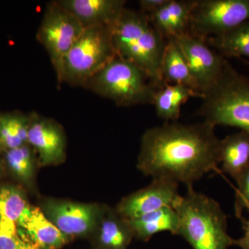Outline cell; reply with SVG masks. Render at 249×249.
I'll return each mask as SVG.
<instances>
[{
	"instance_id": "1",
	"label": "cell",
	"mask_w": 249,
	"mask_h": 249,
	"mask_svg": "<svg viewBox=\"0 0 249 249\" xmlns=\"http://www.w3.org/2000/svg\"><path fill=\"white\" fill-rule=\"evenodd\" d=\"M206 121L193 124L165 122L142 137L137 168L152 178H166L186 187L211 171L222 174L220 139Z\"/></svg>"
},
{
	"instance_id": "2",
	"label": "cell",
	"mask_w": 249,
	"mask_h": 249,
	"mask_svg": "<svg viewBox=\"0 0 249 249\" xmlns=\"http://www.w3.org/2000/svg\"><path fill=\"white\" fill-rule=\"evenodd\" d=\"M178 217V235L193 249H229L235 240L228 233L227 216L217 201L187 187L173 205Z\"/></svg>"
},
{
	"instance_id": "3",
	"label": "cell",
	"mask_w": 249,
	"mask_h": 249,
	"mask_svg": "<svg viewBox=\"0 0 249 249\" xmlns=\"http://www.w3.org/2000/svg\"><path fill=\"white\" fill-rule=\"evenodd\" d=\"M168 40L142 11L124 9L111 28V42L116 55L142 68L159 84L161 64Z\"/></svg>"
},
{
	"instance_id": "4",
	"label": "cell",
	"mask_w": 249,
	"mask_h": 249,
	"mask_svg": "<svg viewBox=\"0 0 249 249\" xmlns=\"http://www.w3.org/2000/svg\"><path fill=\"white\" fill-rule=\"evenodd\" d=\"M198 111L204 121L237 127L249 136V76L226 62L222 73L203 94Z\"/></svg>"
},
{
	"instance_id": "5",
	"label": "cell",
	"mask_w": 249,
	"mask_h": 249,
	"mask_svg": "<svg viewBox=\"0 0 249 249\" xmlns=\"http://www.w3.org/2000/svg\"><path fill=\"white\" fill-rule=\"evenodd\" d=\"M162 85L135 64L116 55L88 80L85 88L119 107H131L152 104L156 90Z\"/></svg>"
},
{
	"instance_id": "6",
	"label": "cell",
	"mask_w": 249,
	"mask_h": 249,
	"mask_svg": "<svg viewBox=\"0 0 249 249\" xmlns=\"http://www.w3.org/2000/svg\"><path fill=\"white\" fill-rule=\"evenodd\" d=\"M114 56L110 28L85 29L65 59L62 83L85 88Z\"/></svg>"
},
{
	"instance_id": "7",
	"label": "cell",
	"mask_w": 249,
	"mask_h": 249,
	"mask_svg": "<svg viewBox=\"0 0 249 249\" xmlns=\"http://www.w3.org/2000/svg\"><path fill=\"white\" fill-rule=\"evenodd\" d=\"M43 14L36 38L47 51L60 85L65 59L85 29L57 0L47 4Z\"/></svg>"
},
{
	"instance_id": "8",
	"label": "cell",
	"mask_w": 249,
	"mask_h": 249,
	"mask_svg": "<svg viewBox=\"0 0 249 249\" xmlns=\"http://www.w3.org/2000/svg\"><path fill=\"white\" fill-rule=\"evenodd\" d=\"M248 20L249 0H196L188 34L206 39Z\"/></svg>"
},
{
	"instance_id": "9",
	"label": "cell",
	"mask_w": 249,
	"mask_h": 249,
	"mask_svg": "<svg viewBox=\"0 0 249 249\" xmlns=\"http://www.w3.org/2000/svg\"><path fill=\"white\" fill-rule=\"evenodd\" d=\"M40 209L70 242L90 238L97 227L104 205L46 199Z\"/></svg>"
},
{
	"instance_id": "10",
	"label": "cell",
	"mask_w": 249,
	"mask_h": 249,
	"mask_svg": "<svg viewBox=\"0 0 249 249\" xmlns=\"http://www.w3.org/2000/svg\"><path fill=\"white\" fill-rule=\"evenodd\" d=\"M174 39L186 58L202 98L215 83L227 60L210 47L206 39L188 33Z\"/></svg>"
},
{
	"instance_id": "11",
	"label": "cell",
	"mask_w": 249,
	"mask_h": 249,
	"mask_svg": "<svg viewBox=\"0 0 249 249\" xmlns=\"http://www.w3.org/2000/svg\"><path fill=\"white\" fill-rule=\"evenodd\" d=\"M178 183L166 178H153L150 184L124 196L116 211L126 220L136 219L158 210L169 207L180 196Z\"/></svg>"
},
{
	"instance_id": "12",
	"label": "cell",
	"mask_w": 249,
	"mask_h": 249,
	"mask_svg": "<svg viewBox=\"0 0 249 249\" xmlns=\"http://www.w3.org/2000/svg\"><path fill=\"white\" fill-rule=\"evenodd\" d=\"M27 142L35 150L40 166L60 165L66 160V135L53 119L33 113Z\"/></svg>"
},
{
	"instance_id": "13",
	"label": "cell",
	"mask_w": 249,
	"mask_h": 249,
	"mask_svg": "<svg viewBox=\"0 0 249 249\" xmlns=\"http://www.w3.org/2000/svg\"><path fill=\"white\" fill-rule=\"evenodd\" d=\"M67 12L79 21L84 29L112 28L124 11L125 0H57Z\"/></svg>"
},
{
	"instance_id": "14",
	"label": "cell",
	"mask_w": 249,
	"mask_h": 249,
	"mask_svg": "<svg viewBox=\"0 0 249 249\" xmlns=\"http://www.w3.org/2000/svg\"><path fill=\"white\" fill-rule=\"evenodd\" d=\"M133 238L127 220L116 209L104 205L97 227L89 238L93 249H128Z\"/></svg>"
},
{
	"instance_id": "15",
	"label": "cell",
	"mask_w": 249,
	"mask_h": 249,
	"mask_svg": "<svg viewBox=\"0 0 249 249\" xmlns=\"http://www.w3.org/2000/svg\"><path fill=\"white\" fill-rule=\"evenodd\" d=\"M18 227L27 240L38 249H62L70 242L39 207L31 206Z\"/></svg>"
},
{
	"instance_id": "16",
	"label": "cell",
	"mask_w": 249,
	"mask_h": 249,
	"mask_svg": "<svg viewBox=\"0 0 249 249\" xmlns=\"http://www.w3.org/2000/svg\"><path fill=\"white\" fill-rule=\"evenodd\" d=\"M196 0H168L155 14L148 16L152 25L167 40L189 31L192 11Z\"/></svg>"
},
{
	"instance_id": "17",
	"label": "cell",
	"mask_w": 249,
	"mask_h": 249,
	"mask_svg": "<svg viewBox=\"0 0 249 249\" xmlns=\"http://www.w3.org/2000/svg\"><path fill=\"white\" fill-rule=\"evenodd\" d=\"M221 172L236 180L249 165V136L240 131L220 140Z\"/></svg>"
},
{
	"instance_id": "18",
	"label": "cell",
	"mask_w": 249,
	"mask_h": 249,
	"mask_svg": "<svg viewBox=\"0 0 249 249\" xmlns=\"http://www.w3.org/2000/svg\"><path fill=\"white\" fill-rule=\"evenodd\" d=\"M127 222L134 237L143 242H147L160 232H169L173 235H178V214L172 206L127 220Z\"/></svg>"
},
{
	"instance_id": "19",
	"label": "cell",
	"mask_w": 249,
	"mask_h": 249,
	"mask_svg": "<svg viewBox=\"0 0 249 249\" xmlns=\"http://www.w3.org/2000/svg\"><path fill=\"white\" fill-rule=\"evenodd\" d=\"M192 97L199 96L189 87L164 83L156 90L152 105L159 118L165 122H175L179 118L183 105Z\"/></svg>"
},
{
	"instance_id": "20",
	"label": "cell",
	"mask_w": 249,
	"mask_h": 249,
	"mask_svg": "<svg viewBox=\"0 0 249 249\" xmlns=\"http://www.w3.org/2000/svg\"><path fill=\"white\" fill-rule=\"evenodd\" d=\"M161 79L167 84L186 85L201 98L186 58L175 39H170L167 42L162 60Z\"/></svg>"
},
{
	"instance_id": "21",
	"label": "cell",
	"mask_w": 249,
	"mask_h": 249,
	"mask_svg": "<svg viewBox=\"0 0 249 249\" xmlns=\"http://www.w3.org/2000/svg\"><path fill=\"white\" fill-rule=\"evenodd\" d=\"M206 40L224 58L249 59V20L221 35L208 37Z\"/></svg>"
},
{
	"instance_id": "22",
	"label": "cell",
	"mask_w": 249,
	"mask_h": 249,
	"mask_svg": "<svg viewBox=\"0 0 249 249\" xmlns=\"http://www.w3.org/2000/svg\"><path fill=\"white\" fill-rule=\"evenodd\" d=\"M32 115L33 113L29 116L15 114L0 118V147L8 150L27 144Z\"/></svg>"
},
{
	"instance_id": "23",
	"label": "cell",
	"mask_w": 249,
	"mask_h": 249,
	"mask_svg": "<svg viewBox=\"0 0 249 249\" xmlns=\"http://www.w3.org/2000/svg\"><path fill=\"white\" fill-rule=\"evenodd\" d=\"M6 160L16 178L29 187L34 186L36 165H38V160L35 150L29 144L6 150Z\"/></svg>"
},
{
	"instance_id": "24",
	"label": "cell",
	"mask_w": 249,
	"mask_h": 249,
	"mask_svg": "<svg viewBox=\"0 0 249 249\" xmlns=\"http://www.w3.org/2000/svg\"><path fill=\"white\" fill-rule=\"evenodd\" d=\"M31 206L22 190L13 186H0V223L18 226Z\"/></svg>"
},
{
	"instance_id": "25",
	"label": "cell",
	"mask_w": 249,
	"mask_h": 249,
	"mask_svg": "<svg viewBox=\"0 0 249 249\" xmlns=\"http://www.w3.org/2000/svg\"><path fill=\"white\" fill-rule=\"evenodd\" d=\"M27 242L16 224L0 223V249H21Z\"/></svg>"
},
{
	"instance_id": "26",
	"label": "cell",
	"mask_w": 249,
	"mask_h": 249,
	"mask_svg": "<svg viewBox=\"0 0 249 249\" xmlns=\"http://www.w3.org/2000/svg\"><path fill=\"white\" fill-rule=\"evenodd\" d=\"M235 181L237 188L234 207L236 217L241 219L244 211H249V165Z\"/></svg>"
},
{
	"instance_id": "27",
	"label": "cell",
	"mask_w": 249,
	"mask_h": 249,
	"mask_svg": "<svg viewBox=\"0 0 249 249\" xmlns=\"http://www.w3.org/2000/svg\"><path fill=\"white\" fill-rule=\"evenodd\" d=\"M168 1V0H140L139 1L140 11L150 16L163 7Z\"/></svg>"
},
{
	"instance_id": "28",
	"label": "cell",
	"mask_w": 249,
	"mask_h": 249,
	"mask_svg": "<svg viewBox=\"0 0 249 249\" xmlns=\"http://www.w3.org/2000/svg\"><path fill=\"white\" fill-rule=\"evenodd\" d=\"M243 224L244 234L238 240H235V246L241 249H249V219H241Z\"/></svg>"
},
{
	"instance_id": "29",
	"label": "cell",
	"mask_w": 249,
	"mask_h": 249,
	"mask_svg": "<svg viewBox=\"0 0 249 249\" xmlns=\"http://www.w3.org/2000/svg\"><path fill=\"white\" fill-rule=\"evenodd\" d=\"M21 249H38L37 247H36L35 245L31 244V242H29V241L27 240V242H26L25 245L23 246V247Z\"/></svg>"
}]
</instances>
